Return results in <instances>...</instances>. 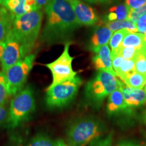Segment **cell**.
<instances>
[{
	"mask_svg": "<svg viewBox=\"0 0 146 146\" xmlns=\"http://www.w3.org/2000/svg\"><path fill=\"white\" fill-rule=\"evenodd\" d=\"M31 50V48L17 39L10 29L3 41V52L0 61L1 71L5 72L11 66L30 54Z\"/></svg>",
	"mask_w": 146,
	"mask_h": 146,
	"instance_id": "ba28073f",
	"label": "cell"
},
{
	"mask_svg": "<svg viewBox=\"0 0 146 146\" xmlns=\"http://www.w3.org/2000/svg\"><path fill=\"white\" fill-rule=\"evenodd\" d=\"M135 70V60L124 59L118 68L115 70L116 76H118L123 81L129 74Z\"/></svg>",
	"mask_w": 146,
	"mask_h": 146,
	"instance_id": "44dd1931",
	"label": "cell"
},
{
	"mask_svg": "<svg viewBox=\"0 0 146 146\" xmlns=\"http://www.w3.org/2000/svg\"><path fill=\"white\" fill-rule=\"evenodd\" d=\"M139 52L134 47H121L120 46L117 50L114 52H111V55L118 54L120 55L126 60H134Z\"/></svg>",
	"mask_w": 146,
	"mask_h": 146,
	"instance_id": "cb8c5ba5",
	"label": "cell"
},
{
	"mask_svg": "<svg viewBox=\"0 0 146 146\" xmlns=\"http://www.w3.org/2000/svg\"><path fill=\"white\" fill-rule=\"evenodd\" d=\"M93 62L98 70H106L110 72L113 75L116 76V72L112 67V55L110 47L108 45L100 47L98 52L93 58Z\"/></svg>",
	"mask_w": 146,
	"mask_h": 146,
	"instance_id": "4fadbf2b",
	"label": "cell"
},
{
	"mask_svg": "<svg viewBox=\"0 0 146 146\" xmlns=\"http://www.w3.org/2000/svg\"><path fill=\"white\" fill-rule=\"evenodd\" d=\"M50 1L51 0H35V2L38 9H41V10L43 8H45V7Z\"/></svg>",
	"mask_w": 146,
	"mask_h": 146,
	"instance_id": "1f68e13d",
	"label": "cell"
},
{
	"mask_svg": "<svg viewBox=\"0 0 146 146\" xmlns=\"http://www.w3.org/2000/svg\"><path fill=\"white\" fill-rule=\"evenodd\" d=\"M54 141L45 135L39 134L35 136L28 143L23 146H54Z\"/></svg>",
	"mask_w": 146,
	"mask_h": 146,
	"instance_id": "603a6c76",
	"label": "cell"
},
{
	"mask_svg": "<svg viewBox=\"0 0 146 146\" xmlns=\"http://www.w3.org/2000/svg\"><path fill=\"white\" fill-rule=\"evenodd\" d=\"M106 26L111 31L116 32L119 30H127L130 33H137V28L136 24L132 22L125 20V21H108L106 23Z\"/></svg>",
	"mask_w": 146,
	"mask_h": 146,
	"instance_id": "d6986e66",
	"label": "cell"
},
{
	"mask_svg": "<svg viewBox=\"0 0 146 146\" xmlns=\"http://www.w3.org/2000/svg\"><path fill=\"white\" fill-rule=\"evenodd\" d=\"M106 131L104 123L98 118L90 116L76 120L66 131L67 141L70 146H89Z\"/></svg>",
	"mask_w": 146,
	"mask_h": 146,
	"instance_id": "7a4b0ae2",
	"label": "cell"
},
{
	"mask_svg": "<svg viewBox=\"0 0 146 146\" xmlns=\"http://www.w3.org/2000/svg\"><path fill=\"white\" fill-rule=\"evenodd\" d=\"M136 25L137 32L143 35H146V14H144L138 20Z\"/></svg>",
	"mask_w": 146,
	"mask_h": 146,
	"instance_id": "f1b7e54d",
	"label": "cell"
},
{
	"mask_svg": "<svg viewBox=\"0 0 146 146\" xmlns=\"http://www.w3.org/2000/svg\"><path fill=\"white\" fill-rule=\"evenodd\" d=\"M84 1H86L87 2L91 3H95L98 2V0H84Z\"/></svg>",
	"mask_w": 146,
	"mask_h": 146,
	"instance_id": "8d00e7d4",
	"label": "cell"
},
{
	"mask_svg": "<svg viewBox=\"0 0 146 146\" xmlns=\"http://www.w3.org/2000/svg\"><path fill=\"white\" fill-rule=\"evenodd\" d=\"M70 44V42H66L59 57L52 62L44 64L52 73V82L50 86H54L76 76L77 72L72 68V61L74 58L71 56L69 53Z\"/></svg>",
	"mask_w": 146,
	"mask_h": 146,
	"instance_id": "9c48e42d",
	"label": "cell"
},
{
	"mask_svg": "<svg viewBox=\"0 0 146 146\" xmlns=\"http://www.w3.org/2000/svg\"><path fill=\"white\" fill-rule=\"evenodd\" d=\"M123 82L125 85L131 88L143 89L145 85L146 76L134 71Z\"/></svg>",
	"mask_w": 146,
	"mask_h": 146,
	"instance_id": "ffe728a7",
	"label": "cell"
},
{
	"mask_svg": "<svg viewBox=\"0 0 146 146\" xmlns=\"http://www.w3.org/2000/svg\"><path fill=\"white\" fill-rule=\"evenodd\" d=\"M134 60L135 72L146 76V52H139Z\"/></svg>",
	"mask_w": 146,
	"mask_h": 146,
	"instance_id": "d4e9b609",
	"label": "cell"
},
{
	"mask_svg": "<svg viewBox=\"0 0 146 146\" xmlns=\"http://www.w3.org/2000/svg\"><path fill=\"white\" fill-rule=\"evenodd\" d=\"M129 33L130 32L128 31L127 30L123 29V30L117 31L112 33V35L109 41L110 47L111 48V52H114L119 48L120 45H121L122 41H123L124 37Z\"/></svg>",
	"mask_w": 146,
	"mask_h": 146,
	"instance_id": "7402d4cb",
	"label": "cell"
},
{
	"mask_svg": "<svg viewBox=\"0 0 146 146\" xmlns=\"http://www.w3.org/2000/svg\"><path fill=\"white\" fill-rule=\"evenodd\" d=\"M9 95L7 91L6 81L5 73L3 71L0 72V106L6 104Z\"/></svg>",
	"mask_w": 146,
	"mask_h": 146,
	"instance_id": "484cf974",
	"label": "cell"
},
{
	"mask_svg": "<svg viewBox=\"0 0 146 146\" xmlns=\"http://www.w3.org/2000/svg\"><path fill=\"white\" fill-rule=\"evenodd\" d=\"M3 52V43L0 44V61H1V56H2V54Z\"/></svg>",
	"mask_w": 146,
	"mask_h": 146,
	"instance_id": "d590c367",
	"label": "cell"
},
{
	"mask_svg": "<svg viewBox=\"0 0 146 146\" xmlns=\"http://www.w3.org/2000/svg\"><path fill=\"white\" fill-rule=\"evenodd\" d=\"M45 12L46 20L41 40L47 44L66 41L80 27L67 0H51L45 7Z\"/></svg>",
	"mask_w": 146,
	"mask_h": 146,
	"instance_id": "6da1fadb",
	"label": "cell"
},
{
	"mask_svg": "<svg viewBox=\"0 0 146 146\" xmlns=\"http://www.w3.org/2000/svg\"><path fill=\"white\" fill-rule=\"evenodd\" d=\"M108 114L115 116L120 114H133V108L126 103L120 89H116L108 96V102L106 106Z\"/></svg>",
	"mask_w": 146,
	"mask_h": 146,
	"instance_id": "8fae6325",
	"label": "cell"
},
{
	"mask_svg": "<svg viewBox=\"0 0 146 146\" xmlns=\"http://www.w3.org/2000/svg\"><path fill=\"white\" fill-rule=\"evenodd\" d=\"M113 141V134L110 133L105 137H102L89 146H112Z\"/></svg>",
	"mask_w": 146,
	"mask_h": 146,
	"instance_id": "83f0119b",
	"label": "cell"
},
{
	"mask_svg": "<svg viewBox=\"0 0 146 146\" xmlns=\"http://www.w3.org/2000/svg\"><path fill=\"white\" fill-rule=\"evenodd\" d=\"M117 146H140V145L133 141H123L118 144Z\"/></svg>",
	"mask_w": 146,
	"mask_h": 146,
	"instance_id": "836d02e7",
	"label": "cell"
},
{
	"mask_svg": "<svg viewBox=\"0 0 146 146\" xmlns=\"http://www.w3.org/2000/svg\"><path fill=\"white\" fill-rule=\"evenodd\" d=\"M126 103L132 108L141 107L146 104V91L144 89L127 87L122 82L120 87Z\"/></svg>",
	"mask_w": 146,
	"mask_h": 146,
	"instance_id": "7c38bea8",
	"label": "cell"
},
{
	"mask_svg": "<svg viewBox=\"0 0 146 146\" xmlns=\"http://www.w3.org/2000/svg\"><path fill=\"white\" fill-rule=\"evenodd\" d=\"M35 110V100L31 87H24L13 96L8 110L7 125L10 128L18 127L28 119Z\"/></svg>",
	"mask_w": 146,
	"mask_h": 146,
	"instance_id": "5b68a950",
	"label": "cell"
},
{
	"mask_svg": "<svg viewBox=\"0 0 146 146\" xmlns=\"http://www.w3.org/2000/svg\"><path fill=\"white\" fill-rule=\"evenodd\" d=\"M79 76L49 86L46 89L45 103L50 108H61L70 104L74 99L82 84Z\"/></svg>",
	"mask_w": 146,
	"mask_h": 146,
	"instance_id": "8992f818",
	"label": "cell"
},
{
	"mask_svg": "<svg viewBox=\"0 0 146 146\" xmlns=\"http://www.w3.org/2000/svg\"><path fill=\"white\" fill-rule=\"evenodd\" d=\"M8 110L7 104L0 106V125L7 121L8 116Z\"/></svg>",
	"mask_w": 146,
	"mask_h": 146,
	"instance_id": "4dcf8cb0",
	"label": "cell"
},
{
	"mask_svg": "<svg viewBox=\"0 0 146 146\" xmlns=\"http://www.w3.org/2000/svg\"><path fill=\"white\" fill-rule=\"evenodd\" d=\"M42 21L43 12L36 9L14 18L10 29L17 39L33 50L41 32Z\"/></svg>",
	"mask_w": 146,
	"mask_h": 146,
	"instance_id": "277c9868",
	"label": "cell"
},
{
	"mask_svg": "<svg viewBox=\"0 0 146 146\" xmlns=\"http://www.w3.org/2000/svg\"><path fill=\"white\" fill-rule=\"evenodd\" d=\"M54 146H70L69 145L68 143H66L64 141H63L61 139H56V141H54Z\"/></svg>",
	"mask_w": 146,
	"mask_h": 146,
	"instance_id": "d6a6232c",
	"label": "cell"
},
{
	"mask_svg": "<svg viewBox=\"0 0 146 146\" xmlns=\"http://www.w3.org/2000/svg\"><path fill=\"white\" fill-rule=\"evenodd\" d=\"M131 8L127 4H120L112 7L106 16L107 21H125L127 20Z\"/></svg>",
	"mask_w": 146,
	"mask_h": 146,
	"instance_id": "ac0fdd59",
	"label": "cell"
},
{
	"mask_svg": "<svg viewBox=\"0 0 146 146\" xmlns=\"http://www.w3.org/2000/svg\"><path fill=\"white\" fill-rule=\"evenodd\" d=\"M5 8L14 18L38 9L35 0H10Z\"/></svg>",
	"mask_w": 146,
	"mask_h": 146,
	"instance_id": "9a60e30c",
	"label": "cell"
},
{
	"mask_svg": "<svg viewBox=\"0 0 146 146\" xmlns=\"http://www.w3.org/2000/svg\"><path fill=\"white\" fill-rule=\"evenodd\" d=\"M146 3V0H126V4L131 9H136Z\"/></svg>",
	"mask_w": 146,
	"mask_h": 146,
	"instance_id": "f546056e",
	"label": "cell"
},
{
	"mask_svg": "<svg viewBox=\"0 0 146 146\" xmlns=\"http://www.w3.org/2000/svg\"><path fill=\"white\" fill-rule=\"evenodd\" d=\"M143 89H145V91H146V82H145V86H144V88Z\"/></svg>",
	"mask_w": 146,
	"mask_h": 146,
	"instance_id": "ab89813d",
	"label": "cell"
},
{
	"mask_svg": "<svg viewBox=\"0 0 146 146\" xmlns=\"http://www.w3.org/2000/svg\"><path fill=\"white\" fill-rule=\"evenodd\" d=\"M112 33L106 26L97 27L89 42V49L96 54L100 47L108 45Z\"/></svg>",
	"mask_w": 146,
	"mask_h": 146,
	"instance_id": "5bb4252c",
	"label": "cell"
},
{
	"mask_svg": "<svg viewBox=\"0 0 146 146\" xmlns=\"http://www.w3.org/2000/svg\"><path fill=\"white\" fill-rule=\"evenodd\" d=\"M72 7L73 12L80 26H92L98 21V18L94 9L81 0H67Z\"/></svg>",
	"mask_w": 146,
	"mask_h": 146,
	"instance_id": "30bf717a",
	"label": "cell"
},
{
	"mask_svg": "<svg viewBox=\"0 0 146 146\" xmlns=\"http://www.w3.org/2000/svg\"><path fill=\"white\" fill-rule=\"evenodd\" d=\"M35 58L36 54H29L4 72L9 97L15 96L25 87Z\"/></svg>",
	"mask_w": 146,
	"mask_h": 146,
	"instance_id": "52a82bcc",
	"label": "cell"
},
{
	"mask_svg": "<svg viewBox=\"0 0 146 146\" xmlns=\"http://www.w3.org/2000/svg\"><path fill=\"white\" fill-rule=\"evenodd\" d=\"M122 82L116 76L106 70H98L92 79L87 83L85 96L87 103L99 108L106 98L119 89Z\"/></svg>",
	"mask_w": 146,
	"mask_h": 146,
	"instance_id": "3957f363",
	"label": "cell"
},
{
	"mask_svg": "<svg viewBox=\"0 0 146 146\" xmlns=\"http://www.w3.org/2000/svg\"><path fill=\"white\" fill-rule=\"evenodd\" d=\"M144 120H145V123H146V110L145 112V114H144Z\"/></svg>",
	"mask_w": 146,
	"mask_h": 146,
	"instance_id": "74e56055",
	"label": "cell"
},
{
	"mask_svg": "<svg viewBox=\"0 0 146 146\" xmlns=\"http://www.w3.org/2000/svg\"><path fill=\"white\" fill-rule=\"evenodd\" d=\"M14 17L5 7H0V44L3 43Z\"/></svg>",
	"mask_w": 146,
	"mask_h": 146,
	"instance_id": "e0dca14e",
	"label": "cell"
},
{
	"mask_svg": "<svg viewBox=\"0 0 146 146\" xmlns=\"http://www.w3.org/2000/svg\"><path fill=\"white\" fill-rule=\"evenodd\" d=\"M144 14H146V3L139 8L131 9L127 20L133 23L137 24L138 20Z\"/></svg>",
	"mask_w": 146,
	"mask_h": 146,
	"instance_id": "4316f807",
	"label": "cell"
},
{
	"mask_svg": "<svg viewBox=\"0 0 146 146\" xmlns=\"http://www.w3.org/2000/svg\"><path fill=\"white\" fill-rule=\"evenodd\" d=\"M121 47H134L139 52H146L144 35L139 33H129L122 41Z\"/></svg>",
	"mask_w": 146,
	"mask_h": 146,
	"instance_id": "2e32d148",
	"label": "cell"
},
{
	"mask_svg": "<svg viewBox=\"0 0 146 146\" xmlns=\"http://www.w3.org/2000/svg\"><path fill=\"white\" fill-rule=\"evenodd\" d=\"M108 1V0H98V1Z\"/></svg>",
	"mask_w": 146,
	"mask_h": 146,
	"instance_id": "f35d334b",
	"label": "cell"
},
{
	"mask_svg": "<svg viewBox=\"0 0 146 146\" xmlns=\"http://www.w3.org/2000/svg\"><path fill=\"white\" fill-rule=\"evenodd\" d=\"M9 1L10 0H0V5L3 7H6Z\"/></svg>",
	"mask_w": 146,
	"mask_h": 146,
	"instance_id": "e575fe53",
	"label": "cell"
}]
</instances>
